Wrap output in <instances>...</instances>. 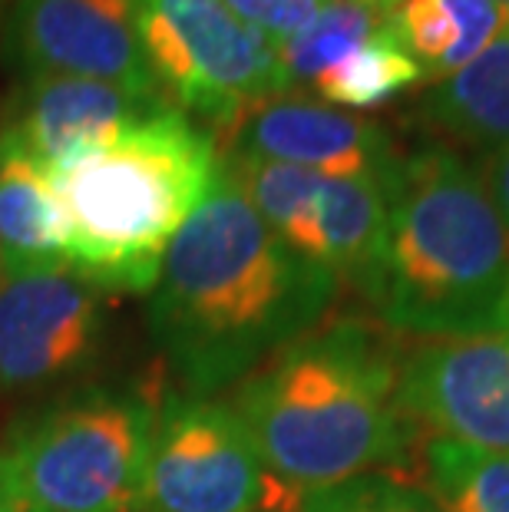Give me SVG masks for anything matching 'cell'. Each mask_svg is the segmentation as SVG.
<instances>
[{"label":"cell","instance_id":"16","mask_svg":"<svg viewBox=\"0 0 509 512\" xmlns=\"http://www.w3.org/2000/svg\"><path fill=\"white\" fill-rule=\"evenodd\" d=\"M424 116L453 143L486 152L509 146V27L480 57L433 86Z\"/></svg>","mask_w":509,"mask_h":512},{"label":"cell","instance_id":"22","mask_svg":"<svg viewBox=\"0 0 509 512\" xmlns=\"http://www.w3.org/2000/svg\"><path fill=\"white\" fill-rule=\"evenodd\" d=\"M242 24L255 27L268 40L285 43L298 37L328 0H222Z\"/></svg>","mask_w":509,"mask_h":512},{"label":"cell","instance_id":"5","mask_svg":"<svg viewBox=\"0 0 509 512\" xmlns=\"http://www.w3.org/2000/svg\"><path fill=\"white\" fill-rule=\"evenodd\" d=\"M159 403L146 390H86L0 453L4 512H139Z\"/></svg>","mask_w":509,"mask_h":512},{"label":"cell","instance_id":"19","mask_svg":"<svg viewBox=\"0 0 509 512\" xmlns=\"http://www.w3.org/2000/svg\"><path fill=\"white\" fill-rule=\"evenodd\" d=\"M420 80H424V70L400 47L391 27H384L377 37L348 53L338 67L324 70L311 86L324 103L338 110H374Z\"/></svg>","mask_w":509,"mask_h":512},{"label":"cell","instance_id":"12","mask_svg":"<svg viewBox=\"0 0 509 512\" xmlns=\"http://www.w3.org/2000/svg\"><path fill=\"white\" fill-rule=\"evenodd\" d=\"M172 106L166 96H146L116 83L83 76H30L17 119L7 129L47 172L106 146L123 129Z\"/></svg>","mask_w":509,"mask_h":512},{"label":"cell","instance_id":"13","mask_svg":"<svg viewBox=\"0 0 509 512\" xmlns=\"http://www.w3.org/2000/svg\"><path fill=\"white\" fill-rule=\"evenodd\" d=\"M0 265L4 271L67 265L50 172L10 129L0 133Z\"/></svg>","mask_w":509,"mask_h":512},{"label":"cell","instance_id":"17","mask_svg":"<svg viewBox=\"0 0 509 512\" xmlns=\"http://www.w3.org/2000/svg\"><path fill=\"white\" fill-rule=\"evenodd\" d=\"M222 172L238 185V192L258 212V219L272 228L291 252L318 265V192L324 182L321 172L248 156V152H229L222 159Z\"/></svg>","mask_w":509,"mask_h":512},{"label":"cell","instance_id":"1","mask_svg":"<svg viewBox=\"0 0 509 512\" xmlns=\"http://www.w3.org/2000/svg\"><path fill=\"white\" fill-rule=\"evenodd\" d=\"M334 294V275L291 252L219 169L166 248L149 328L186 397H209L318 328Z\"/></svg>","mask_w":509,"mask_h":512},{"label":"cell","instance_id":"18","mask_svg":"<svg viewBox=\"0 0 509 512\" xmlns=\"http://www.w3.org/2000/svg\"><path fill=\"white\" fill-rule=\"evenodd\" d=\"M424 466V486L443 512H509V453L433 437Z\"/></svg>","mask_w":509,"mask_h":512},{"label":"cell","instance_id":"11","mask_svg":"<svg viewBox=\"0 0 509 512\" xmlns=\"http://www.w3.org/2000/svg\"><path fill=\"white\" fill-rule=\"evenodd\" d=\"M229 152H248L334 179H371L391 189L397 149L381 126L301 93H281L255 106L222 136Z\"/></svg>","mask_w":509,"mask_h":512},{"label":"cell","instance_id":"9","mask_svg":"<svg viewBox=\"0 0 509 512\" xmlns=\"http://www.w3.org/2000/svg\"><path fill=\"white\" fill-rule=\"evenodd\" d=\"M10 43L30 76H83L162 96L139 43L133 0H17Z\"/></svg>","mask_w":509,"mask_h":512},{"label":"cell","instance_id":"2","mask_svg":"<svg viewBox=\"0 0 509 512\" xmlns=\"http://www.w3.org/2000/svg\"><path fill=\"white\" fill-rule=\"evenodd\" d=\"M232 410L301 499L407 463L417 433L400 407V364L361 321L298 337L238 384Z\"/></svg>","mask_w":509,"mask_h":512},{"label":"cell","instance_id":"25","mask_svg":"<svg viewBox=\"0 0 509 512\" xmlns=\"http://www.w3.org/2000/svg\"><path fill=\"white\" fill-rule=\"evenodd\" d=\"M496 7H500V17H503V24L509 27V0H493Z\"/></svg>","mask_w":509,"mask_h":512},{"label":"cell","instance_id":"27","mask_svg":"<svg viewBox=\"0 0 509 512\" xmlns=\"http://www.w3.org/2000/svg\"><path fill=\"white\" fill-rule=\"evenodd\" d=\"M0 271H4V265H0Z\"/></svg>","mask_w":509,"mask_h":512},{"label":"cell","instance_id":"24","mask_svg":"<svg viewBox=\"0 0 509 512\" xmlns=\"http://www.w3.org/2000/svg\"><path fill=\"white\" fill-rule=\"evenodd\" d=\"M328 4H357V7H377V10H391L400 0H328Z\"/></svg>","mask_w":509,"mask_h":512},{"label":"cell","instance_id":"8","mask_svg":"<svg viewBox=\"0 0 509 512\" xmlns=\"http://www.w3.org/2000/svg\"><path fill=\"white\" fill-rule=\"evenodd\" d=\"M103 337L100 288L67 265L0 271V390L73 377Z\"/></svg>","mask_w":509,"mask_h":512},{"label":"cell","instance_id":"3","mask_svg":"<svg viewBox=\"0 0 509 512\" xmlns=\"http://www.w3.org/2000/svg\"><path fill=\"white\" fill-rule=\"evenodd\" d=\"M371 301L391 331L427 341L509 334V228L480 172L450 149L400 162Z\"/></svg>","mask_w":509,"mask_h":512},{"label":"cell","instance_id":"10","mask_svg":"<svg viewBox=\"0 0 509 512\" xmlns=\"http://www.w3.org/2000/svg\"><path fill=\"white\" fill-rule=\"evenodd\" d=\"M400 407L440 440L509 453V334L420 347L400 364Z\"/></svg>","mask_w":509,"mask_h":512},{"label":"cell","instance_id":"6","mask_svg":"<svg viewBox=\"0 0 509 512\" xmlns=\"http://www.w3.org/2000/svg\"><path fill=\"white\" fill-rule=\"evenodd\" d=\"M136 30L159 93L225 136L272 96L288 93L278 43L222 0H133Z\"/></svg>","mask_w":509,"mask_h":512},{"label":"cell","instance_id":"14","mask_svg":"<svg viewBox=\"0 0 509 512\" xmlns=\"http://www.w3.org/2000/svg\"><path fill=\"white\" fill-rule=\"evenodd\" d=\"M387 185L324 176L318 192V265L371 298L387 245Z\"/></svg>","mask_w":509,"mask_h":512},{"label":"cell","instance_id":"20","mask_svg":"<svg viewBox=\"0 0 509 512\" xmlns=\"http://www.w3.org/2000/svg\"><path fill=\"white\" fill-rule=\"evenodd\" d=\"M387 27V10L357 7V4H324L321 14L301 30L298 37L278 43L281 73H285L288 93L291 86L314 83L324 70L354 53L361 43L377 37Z\"/></svg>","mask_w":509,"mask_h":512},{"label":"cell","instance_id":"21","mask_svg":"<svg viewBox=\"0 0 509 512\" xmlns=\"http://www.w3.org/2000/svg\"><path fill=\"white\" fill-rule=\"evenodd\" d=\"M301 512H443L424 486L394 473H364L305 496Z\"/></svg>","mask_w":509,"mask_h":512},{"label":"cell","instance_id":"26","mask_svg":"<svg viewBox=\"0 0 509 512\" xmlns=\"http://www.w3.org/2000/svg\"><path fill=\"white\" fill-rule=\"evenodd\" d=\"M0 512H4V503H0Z\"/></svg>","mask_w":509,"mask_h":512},{"label":"cell","instance_id":"7","mask_svg":"<svg viewBox=\"0 0 509 512\" xmlns=\"http://www.w3.org/2000/svg\"><path fill=\"white\" fill-rule=\"evenodd\" d=\"M229 403L166 397L156 410L139 512H301Z\"/></svg>","mask_w":509,"mask_h":512},{"label":"cell","instance_id":"15","mask_svg":"<svg viewBox=\"0 0 509 512\" xmlns=\"http://www.w3.org/2000/svg\"><path fill=\"white\" fill-rule=\"evenodd\" d=\"M387 27L424 80H447L476 60L506 27L493 0H400L387 10Z\"/></svg>","mask_w":509,"mask_h":512},{"label":"cell","instance_id":"4","mask_svg":"<svg viewBox=\"0 0 509 512\" xmlns=\"http://www.w3.org/2000/svg\"><path fill=\"white\" fill-rule=\"evenodd\" d=\"M215 139L176 106L50 172L63 255L93 288L153 291L169 242L219 179Z\"/></svg>","mask_w":509,"mask_h":512},{"label":"cell","instance_id":"23","mask_svg":"<svg viewBox=\"0 0 509 512\" xmlns=\"http://www.w3.org/2000/svg\"><path fill=\"white\" fill-rule=\"evenodd\" d=\"M480 179L486 185V192H490L500 219L509 228V146L493 149L490 156H486L483 169H480Z\"/></svg>","mask_w":509,"mask_h":512}]
</instances>
